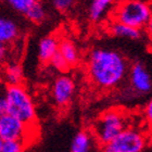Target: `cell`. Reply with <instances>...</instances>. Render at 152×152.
I'll use <instances>...</instances> for the list:
<instances>
[{"instance_id": "1", "label": "cell", "mask_w": 152, "mask_h": 152, "mask_svg": "<svg viewBox=\"0 0 152 152\" xmlns=\"http://www.w3.org/2000/svg\"><path fill=\"white\" fill-rule=\"evenodd\" d=\"M129 64L123 54L110 48H94L87 56V73L101 90H112L124 83Z\"/></svg>"}, {"instance_id": "2", "label": "cell", "mask_w": 152, "mask_h": 152, "mask_svg": "<svg viewBox=\"0 0 152 152\" xmlns=\"http://www.w3.org/2000/svg\"><path fill=\"white\" fill-rule=\"evenodd\" d=\"M152 14L149 0H121L111 12L112 21L138 29H145Z\"/></svg>"}, {"instance_id": "3", "label": "cell", "mask_w": 152, "mask_h": 152, "mask_svg": "<svg viewBox=\"0 0 152 152\" xmlns=\"http://www.w3.org/2000/svg\"><path fill=\"white\" fill-rule=\"evenodd\" d=\"M6 98L8 102V114L19 118L28 126L35 125V103L24 86H6Z\"/></svg>"}, {"instance_id": "4", "label": "cell", "mask_w": 152, "mask_h": 152, "mask_svg": "<svg viewBox=\"0 0 152 152\" xmlns=\"http://www.w3.org/2000/svg\"><path fill=\"white\" fill-rule=\"evenodd\" d=\"M125 128H127V117L125 114L120 110H109L96 120L92 126V133L101 146H107Z\"/></svg>"}, {"instance_id": "5", "label": "cell", "mask_w": 152, "mask_h": 152, "mask_svg": "<svg viewBox=\"0 0 152 152\" xmlns=\"http://www.w3.org/2000/svg\"><path fill=\"white\" fill-rule=\"evenodd\" d=\"M127 98H143L152 94V73L146 64L140 61L134 62L128 69Z\"/></svg>"}, {"instance_id": "6", "label": "cell", "mask_w": 152, "mask_h": 152, "mask_svg": "<svg viewBox=\"0 0 152 152\" xmlns=\"http://www.w3.org/2000/svg\"><path fill=\"white\" fill-rule=\"evenodd\" d=\"M147 146V136L137 128L127 127L107 145L113 152H141Z\"/></svg>"}, {"instance_id": "7", "label": "cell", "mask_w": 152, "mask_h": 152, "mask_svg": "<svg viewBox=\"0 0 152 152\" xmlns=\"http://www.w3.org/2000/svg\"><path fill=\"white\" fill-rule=\"evenodd\" d=\"M32 126L26 125L19 118L4 114L0 116V138L3 141L7 140H21L26 142L28 138L29 128Z\"/></svg>"}, {"instance_id": "8", "label": "cell", "mask_w": 152, "mask_h": 152, "mask_svg": "<svg viewBox=\"0 0 152 152\" xmlns=\"http://www.w3.org/2000/svg\"><path fill=\"white\" fill-rule=\"evenodd\" d=\"M75 94V83L69 75H60L54 79L51 88V96L59 107H66Z\"/></svg>"}, {"instance_id": "9", "label": "cell", "mask_w": 152, "mask_h": 152, "mask_svg": "<svg viewBox=\"0 0 152 152\" xmlns=\"http://www.w3.org/2000/svg\"><path fill=\"white\" fill-rule=\"evenodd\" d=\"M21 36V26L12 15L0 12V41L6 45L15 42Z\"/></svg>"}, {"instance_id": "10", "label": "cell", "mask_w": 152, "mask_h": 152, "mask_svg": "<svg viewBox=\"0 0 152 152\" xmlns=\"http://www.w3.org/2000/svg\"><path fill=\"white\" fill-rule=\"evenodd\" d=\"M115 0H90L88 8V18L92 23H100L112 12Z\"/></svg>"}, {"instance_id": "11", "label": "cell", "mask_w": 152, "mask_h": 152, "mask_svg": "<svg viewBox=\"0 0 152 152\" xmlns=\"http://www.w3.org/2000/svg\"><path fill=\"white\" fill-rule=\"evenodd\" d=\"M59 42L58 39L53 35H48L42 37L38 42V59L41 63H49L50 60L54 57V54L59 51Z\"/></svg>"}, {"instance_id": "12", "label": "cell", "mask_w": 152, "mask_h": 152, "mask_svg": "<svg viewBox=\"0 0 152 152\" xmlns=\"http://www.w3.org/2000/svg\"><path fill=\"white\" fill-rule=\"evenodd\" d=\"M109 33L112 36L118 38H124V39H130V40H138L142 37V31L138 28H134L128 25L122 24L111 21L109 24Z\"/></svg>"}, {"instance_id": "13", "label": "cell", "mask_w": 152, "mask_h": 152, "mask_svg": "<svg viewBox=\"0 0 152 152\" xmlns=\"http://www.w3.org/2000/svg\"><path fill=\"white\" fill-rule=\"evenodd\" d=\"M59 52L64 60L66 61L69 66H75L79 63L80 54L76 45L69 38H63L59 42Z\"/></svg>"}, {"instance_id": "14", "label": "cell", "mask_w": 152, "mask_h": 152, "mask_svg": "<svg viewBox=\"0 0 152 152\" xmlns=\"http://www.w3.org/2000/svg\"><path fill=\"white\" fill-rule=\"evenodd\" d=\"M2 79L7 86L22 85L23 78V69L16 62H10L6 64L2 69Z\"/></svg>"}, {"instance_id": "15", "label": "cell", "mask_w": 152, "mask_h": 152, "mask_svg": "<svg viewBox=\"0 0 152 152\" xmlns=\"http://www.w3.org/2000/svg\"><path fill=\"white\" fill-rule=\"evenodd\" d=\"M91 147V136L88 132L80 130L74 136L71 145V152H89Z\"/></svg>"}, {"instance_id": "16", "label": "cell", "mask_w": 152, "mask_h": 152, "mask_svg": "<svg viewBox=\"0 0 152 152\" xmlns=\"http://www.w3.org/2000/svg\"><path fill=\"white\" fill-rule=\"evenodd\" d=\"M24 15H25V18L28 20L29 22L39 24V23L44 22L45 20H46V18H47V11L45 9V7L42 6V3L40 1H38Z\"/></svg>"}, {"instance_id": "17", "label": "cell", "mask_w": 152, "mask_h": 152, "mask_svg": "<svg viewBox=\"0 0 152 152\" xmlns=\"http://www.w3.org/2000/svg\"><path fill=\"white\" fill-rule=\"evenodd\" d=\"M4 1L14 12L24 15L39 0H4Z\"/></svg>"}, {"instance_id": "18", "label": "cell", "mask_w": 152, "mask_h": 152, "mask_svg": "<svg viewBox=\"0 0 152 152\" xmlns=\"http://www.w3.org/2000/svg\"><path fill=\"white\" fill-rule=\"evenodd\" d=\"M25 142L21 140H7L2 143L1 152H24Z\"/></svg>"}, {"instance_id": "19", "label": "cell", "mask_w": 152, "mask_h": 152, "mask_svg": "<svg viewBox=\"0 0 152 152\" xmlns=\"http://www.w3.org/2000/svg\"><path fill=\"white\" fill-rule=\"evenodd\" d=\"M49 63L51 64V66L53 67L54 70L59 71V72H65V71H67L70 69L69 64L66 63V61L64 60V58L61 56L59 51L54 54V57L51 59Z\"/></svg>"}, {"instance_id": "20", "label": "cell", "mask_w": 152, "mask_h": 152, "mask_svg": "<svg viewBox=\"0 0 152 152\" xmlns=\"http://www.w3.org/2000/svg\"><path fill=\"white\" fill-rule=\"evenodd\" d=\"M75 0H52V6L60 12H66L73 8Z\"/></svg>"}, {"instance_id": "21", "label": "cell", "mask_w": 152, "mask_h": 152, "mask_svg": "<svg viewBox=\"0 0 152 152\" xmlns=\"http://www.w3.org/2000/svg\"><path fill=\"white\" fill-rule=\"evenodd\" d=\"M8 114V102L6 98V87L0 86V116Z\"/></svg>"}, {"instance_id": "22", "label": "cell", "mask_w": 152, "mask_h": 152, "mask_svg": "<svg viewBox=\"0 0 152 152\" xmlns=\"http://www.w3.org/2000/svg\"><path fill=\"white\" fill-rule=\"evenodd\" d=\"M8 54H9V48H8V45L3 44V42L0 41V65H2V64L7 61Z\"/></svg>"}, {"instance_id": "23", "label": "cell", "mask_w": 152, "mask_h": 152, "mask_svg": "<svg viewBox=\"0 0 152 152\" xmlns=\"http://www.w3.org/2000/svg\"><path fill=\"white\" fill-rule=\"evenodd\" d=\"M145 116H146L147 122L152 125V98L150 99L145 108Z\"/></svg>"}, {"instance_id": "24", "label": "cell", "mask_w": 152, "mask_h": 152, "mask_svg": "<svg viewBox=\"0 0 152 152\" xmlns=\"http://www.w3.org/2000/svg\"><path fill=\"white\" fill-rule=\"evenodd\" d=\"M146 33H147V36L149 37V39L152 41V14L151 16H150L149 19V22H148V24H147L146 26Z\"/></svg>"}, {"instance_id": "25", "label": "cell", "mask_w": 152, "mask_h": 152, "mask_svg": "<svg viewBox=\"0 0 152 152\" xmlns=\"http://www.w3.org/2000/svg\"><path fill=\"white\" fill-rule=\"evenodd\" d=\"M102 152H113L111 149H109L107 146H103V148H102Z\"/></svg>"}, {"instance_id": "26", "label": "cell", "mask_w": 152, "mask_h": 152, "mask_svg": "<svg viewBox=\"0 0 152 152\" xmlns=\"http://www.w3.org/2000/svg\"><path fill=\"white\" fill-rule=\"evenodd\" d=\"M2 143H3V140L0 138V152L2 151Z\"/></svg>"}, {"instance_id": "27", "label": "cell", "mask_w": 152, "mask_h": 152, "mask_svg": "<svg viewBox=\"0 0 152 152\" xmlns=\"http://www.w3.org/2000/svg\"><path fill=\"white\" fill-rule=\"evenodd\" d=\"M149 1H150V3H151V4H152V0H149Z\"/></svg>"}]
</instances>
